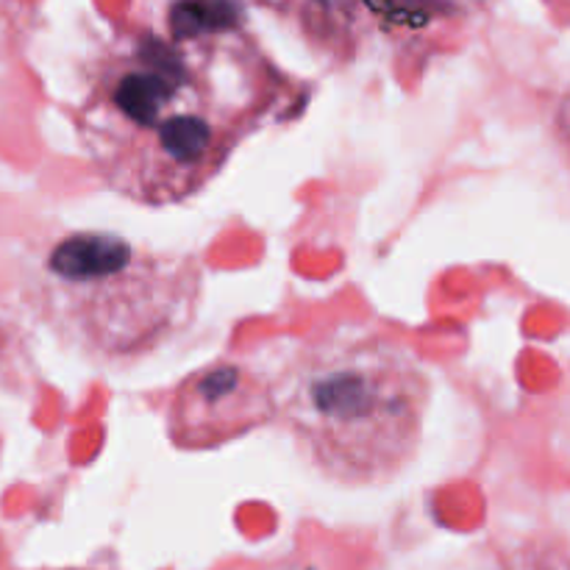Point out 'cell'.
Returning a JSON list of instances; mask_svg holds the SVG:
<instances>
[{"mask_svg":"<svg viewBox=\"0 0 570 570\" xmlns=\"http://www.w3.org/2000/svg\"><path fill=\"white\" fill-rule=\"evenodd\" d=\"M187 45L176 33L139 37L78 111L92 170L134 204L170 206L198 195L276 104L265 78L223 76Z\"/></svg>","mask_w":570,"mask_h":570,"instance_id":"cell-1","label":"cell"},{"mask_svg":"<svg viewBox=\"0 0 570 570\" xmlns=\"http://www.w3.org/2000/svg\"><path fill=\"white\" fill-rule=\"evenodd\" d=\"M301 460L340 488H382L415 462L432 379L406 345L354 334L306 348L273 390Z\"/></svg>","mask_w":570,"mask_h":570,"instance_id":"cell-2","label":"cell"},{"mask_svg":"<svg viewBox=\"0 0 570 570\" xmlns=\"http://www.w3.org/2000/svg\"><path fill=\"white\" fill-rule=\"evenodd\" d=\"M50 332L92 365L145 360L187 332L204 298L198 256L78 228L50 239L33 278Z\"/></svg>","mask_w":570,"mask_h":570,"instance_id":"cell-3","label":"cell"},{"mask_svg":"<svg viewBox=\"0 0 570 570\" xmlns=\"http://www.w3.org/2000/svg\"><path fill=\"white\" fill-rule=\"evenodd\" d=\"M237 26V6L232 0H178L170 11V31L176 37L232 31Z\"/></svg>","mask_w":570,"mask_h":570,"instance_id":"cell-4","label":"cell"}]
</instances>
